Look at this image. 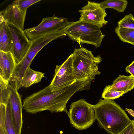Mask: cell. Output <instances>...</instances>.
<instances>
[{
    "label": "cell",
    "instance_id": "cell-23",
    "mask_svg": "<svg viewBox=\"0 0 134 134\" xmlns=\"http://www.w3.org/2000/svg\"><path fill=\"white\" fill-rule=\"evenodd\" d=\"M41 1V0H16L13 2L24 11H27V8L31 5Z\"/></svg>",
    "mask_w": 134,
    "mask_h": 134
},
{
    "label": "cell",
    "instance_id": "cell-28",
    "mask_svg": "<svg viewBox=\"0 0 134 134\" xmlns=\"http://www.w3.org/2000/svg\"></svg>",
    "mask_w": 134,
    "mask_h": 134
},
{
    "label": "cell",
    "instance_id": "cell-26",
    "mask_svg": "<svg viewBox=\"0 0 134 134\" xmlns=\"http://www.w3.org/2000/svg\"><path fill=\"white\" fill-rule=\"evenodd\" d=\"M126 72L130 73L134 77V61L125 68Z\"/></svg>",
    "mask_w": 134,
    "mask_h": 134
},
{
    "label": "cell",
    "instance_id": "cell-7",
    "mask_svg": "<svg viewBox=\"0 0 134 134\" xmlns=\"http://www.w3.org/2000/svg\"><path fill=\"white\" fill-rule=\"evenodd\" d=\"M71 22L68 21L67 18L58 17L54 15L42 18L37 26L26 29L24 31L28 38L32 40L49 33L62 31Z\"/></svg>",
    "mask_w": 134,
    "mask_h": 134
},
{
    "label": "cell",
    "instance_id": "cell-9",
    "mask_svg": "<svg viewBox=\"0 0 134 134\" xmlns=\"http://www.w3.org/2000/svg\"><path fill=\"white\" fill-rule=\"evenodd\" d=\"M12 37V52L16 64L24 57L31 44L24 30L10 24L7 23Z\"/></svg>",
    "mask_w": 134,
    "mask_h": 134
},
{
    "label": "cell",
    "instance_id": "cell-25",
    "mask_svg": "<svg viewBox=\"0 0 134 134\" xmlns=\"http://www.w3.org/2000/svg\"><path fill=\"white\" fill-rule=\"evenodd\" d=\"M117 134H134V119Z\"/></svg>",
    "mask_w": 134,
    "mask_h": 134
},
{
    "label": "cell",
    "instance_id": "cell-17",
    "mask_svg": "<svg viewBox=\"0 0 134 134\" xmlns=\"http://www.w3.org/2000/svg\"><path fill=\"white\" fill-rule=\"evenodd\" d=\"M115 32L121 41L134 45V29L118 26L115 29Z\"/></svg>",
    "mask_w": 134,
    "mask_h": 134
},
{
    "label": "cell",
    "instance_id": "cell-22",
    "mask_svg": "<svg viewBox=\"0 0 134 134\" xmlns=\"http://www.w3.org/2000/svg\"><path fill=\"white\" fill-rule=\"evenodd\" d=\"M118 26L121 27L134 29V17L131 14L125 15L118 23Z\"/></svg>",
    "mask_w": 134,
    "mask_h": 134
},
{
    "label": "cell",
    "instance_id": "cell-15",
    "mask_svg": "<svg viewBox=\"0 0 134 134\" xmlns=\"http://www.w3.org/2000/svg\"><path fill=\"white\" fill-rule=\"evenodd\" d=\"M44 75L42 72L35 71L29 67L20 81L17 83L18 90L22 87H28L33 84L38 83L44 77Z\"/></svg>",
    "mask_w": 134,
    "mask_h": 134
},
{
    "label": "cell",
    "instance_id": "cell-5",
    "mask_svg": "<svg viewBox=\"0 0 134 134\" xmlns=\"http://www.w3.org/2000/svg\"><path fill=\"white\" fill-rule=\"evenodd\" d=\"M66 35L62 31L49 33L31 40L29 49L22 60L16 65L12 77L18 81L22 79L27 69L39 52L51 41Z\"/></svg>",
    "mask_w": 134,
    "mask_h": 134
},
{
    "label": "cell",
    "instance_id": "cell-13",
    "mask_svg": "<svg viewBox=\"0 0 134 134\" xmlns=\"http://www.w3.org/2000/svg\"><path fill=\"white\" fill-rule=\"evenodd\" d=\"M16 65L11 52L0 51V77L9 82L13 77Z\"/></svg>",
    "mask_w": 134,
    "mask_h": 134
},
{
    "label": "cell",
    "instance_id": "cell-12",
    "mask_svg": "<svg viewBox=\"0 0 134 134\" xmlns=\"http://www.w3.org/2000/svg\"><path fill=\"white\" fill-rule=\"evenodd\" d=\"M27 11L21 10L13 2L0 12L7 23L12 24L24 30V25Z\"/></svg>",
    "mask_w": 134,
    "mask_h": 134
},
{
    "label": "cell",
    "instance_id": "cell-11",
    "mask_svg": "<svg viewBox=\"0 0 134 134\" xmlns=\"http://www.w3.org/2000/svg\"><path fill=\"white\" fill-rule=\"evenodd\" d=\"M105 9L100 3L88 1L87 4L79 11L81 16L79 20L97 25L101 28L108 22L105 19L107 15Z\"/></svg>",
    "mask_w": 134,
    "mask_h": 134
},
{
    "label": "cell",
    "instance_id": "cell-19",
    "mask_svg": "<svg viewBox=\"0 0 134 134\" xmlns=\"http://www.w3.org/2000/svg\"><path fill=\"white\" fill-rule=\"evenodd\" d=\"M9 82L0 77V103L7 105L10 98Z\"/></svg>",
    "mask_w": 134,
    "mask_h": 134
},
{
    "label": "cell",
    "instance_id": "cell-20",
    "mask_svg": "<svg viewBox=\"0 0 134 134\" xmlns=\"http://www.w3.org/2000/svg\"><path fill=\"white\" fill-rule=\"evenodd\" d=\"M4 129L5 134H16L13 122L9 99L6 105V113Z\"/></svg>",
    "mask_w": 134,
    "mask_h": 134
},
{
    "label": "cell",
    "instance_id": "cell-1",
    "mask_svg": "<svg viewBox=\"0 0 134 134\" xmlns=\"http://www.w3.org/2000/svg\"><path fill=\"white\" fill-rule=\"evenodd\" d=\"M85 80L76 81L72 85L57 91L51 90L50 85L26 97L23 107L29 113L35 114L45 110L51 113L64 111L67 114V103L76 92L87 90Z\"/></svg>",
    "mask_w": 134,
    "mask_h": 134
},
{
    "label": "cell",
    "instance_id": "cell-24",
    "mask_svg": "<svg viewBox=\"0 0 134 134\" xmlns=\"http://www.w3.org/2000/svg\"><path fill=\"white\" fill-rule=\"evenodd\" d=\"M6 113V105L0 103V127H4Z\"/></svg>",
    "mask_w": 134,
    "mask_h": 134
},
{
    "label": "cell",
    "instance_id": "cell-2",
    "mask_svg": "<svg viewBox=\"0 0 134 134\" xmlns=\"http://www.w3.org/2000/svg\"><path fill=\"white\" fill-rule=\"evenodd\" d=\"M93 107L98 124L109 134H117L132 121L113 100L100 99Z\"/></svg>",
    "mask_w": 134,
    "mask_h": 134
},
{
    "label": "cell",
    "instance_id": "cell-27",
    "mask_svg": "<svg viewBox=\"0 0 134 134\" xmlns=\"http://www.w3.org/2000/svg\"><path fill=\"white\" fill-rule=\"evenodd\" d=\"M0 134H5L4 127H0Z\"/></svg>",
    "mask_w": 134,
    "mask_h": 134
},
{
    "label": "cell",
    "instance_id": "cell-16",
    "mask_svg": "<svg viewBox=\"0 0 134 134\" xmlns=\"http://www.w3.org/2000/svg\"><path fill=\"white\" fill-rule=\"evenodd\" d=\"M110 86L112 89L117 91L126 93L134 88V77L131 75L129 76L119 75Z\"/></svg>",
    "mask_w": 134,
    "mask_h": 134
},
{
    "label": "cell",
    "instance_id": "cell-8",
    "mask_svg": "<svg viewBox=\"0 0 134 134\" xmlns=\"http://www.w3.org/2000/svg\"><path fill=\"white\" fill-rule=\"evenodd\" d=\"M72 54L61 65H57L55 74L50 84L51 90L57 91L71 85L76 81L73 65Z\"/></svg>",
    "mask_w": 134,
    "mask_h": 134
},
{
    "label": "cell",
    "instance_id": "cell-3",
    "mask_svg": "<svg viewBox=\"0 0 134 134\" xmlns=\"http://www.w3.org/2000/svg\"><path fill=\"white\" fill-rule=\"evenodd\" d=\"M73 65L76 81L89 79L92 81L101 72L98 64L102 60L101 56L95 57L92 51L82 47L75 48L72 53Z\"/></svg>",
    "mask_w": 134,
    "mask_h": 134
},
{
    "label": "cell",
    "instance_id": "cell-18",
    "mask_svg": "<svg viewBox=\"0 0 134 134\" xmlns=\"http://www.w3.org/2000/svg\"><path fill=\"white\" fill-rule=\"evenodd\" d=\"M100 4L105 9L109 8L114 9L118 12H124L127 6L128 2L126 0H106Z\"/></svg>",
    "mask_w": 134,
    "mask_h": 134
},
{
    "label": "cell",
    "instance_id": "cell-21",
    "mask_svg": "<svg viewBox=\"0 0 134 134\" xmlns=\"http://www.w3.org/2000/svg\"><path fill=\"white\" fill-rule=\"evenodd\" d=\"M125 94L123 91H117L112 89L110 85L106 86L103 90L102 97L104 99L113 100Z\"/></svg>",
    "mask_w": 134,
    "mask_h": 134
},
{
    "label": "cell",
    "instance_id": "cell-6",
    "mask_svg": "<svg viewBox=\"0 0 134 134\" xmlns=\"http://www.w3.org/2000/svg\"><path fill=\"white\" fill-rule=\"evenodd\" d=\"M67 114L73 126L80 130L89 128L96 119L93 105L83 99L72 103Z\"/></svg>",
    "mask_w": 134,
    "mask_h": 134
},
{
    "label": "cell",
    "instance_id": "cell-4",
    "mask_svg": "<svg viewBox=\"0 0 134 134\" xmlns=\"http://www.w3.org/2000/svg\"><path fill=\"white\" fill-rule=\"evenodd\" d=\"M100 28L97 25L79 20L71 22L62 31L79 44H91L97 48L100 47L105 36Z\"/></svg>",
    "mask_w": 134,
    "mask_h": 134
},
{
    "label": "cell",
    "instance_id": "cell-14",
    "mask_svg": "<svg viewBox=\"0 0 134 134\" xmlns=\"http://www.w3.org/2000/svg\"><path fill=\"white\" fill-rule=\"evenodd\" d=\"M12 37L7 23L0 14V51L12 52Z\"/></svg>",
    "mask_w": 134,
    "mask_h": 134
},
{
    "label": "cell",
    "instance_id": "cell-10",
    "mask_svg": "<svg viewBox=\"0 0 134 134\" xmlns=\"http://www.w3.org/2000/svg\"><path fill=\"white\" fill-rule=\"evenodd\" d=\"M12 119L16 134H21L23 123L21 97L18 92L17 82L12 78L9 82Z\"/></svg>",
    "mask_w": 134,
    "mask_h": 134
}]
</instances>
